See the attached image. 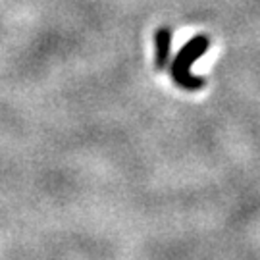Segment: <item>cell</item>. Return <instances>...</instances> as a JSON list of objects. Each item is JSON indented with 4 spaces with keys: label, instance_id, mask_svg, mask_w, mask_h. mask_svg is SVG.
I'll return each mask as SVG.
<instances>
[{
    "label": "cell",
    "instance_id": "cell-1",
    "mask_svg": "<svg viewBox=\"0 0 260 260\" xmlns=\"http://www.w3.org/2000/svg\"><path fill=\"white\" fill-rule=\"evenodd\" d=\"M208 47H210V37L208 35H195L191 41H187L181 47V50L177 52L176 60L170 66V75L181 89L201 91L206 85L205 77H197V75L191 74V68L201 56H205Z\"/></svg>",
    "mask_w": 260,
    "mask_h": 260
},
{
    "label": "cell",
    "instance_id": "cell-2",
    "mask_svg": "<svg viewBox=\"0 0 260 260\" xmlns=\"http://www.w3.org/2000/svg\"><path fill=\"white\" fill-rule=\"evenodd\" d=\"M170 48H172V29H156V33H154V64L158 70H164L170 62Z\"/></svg>",
    "mask_w": 260,
    "mask_h": 260
}]
</instances>
